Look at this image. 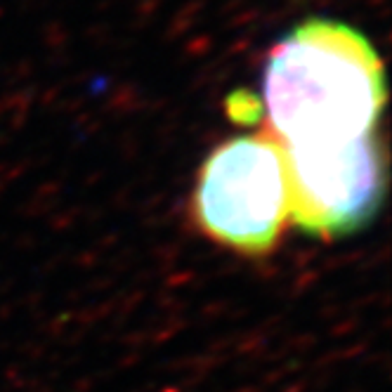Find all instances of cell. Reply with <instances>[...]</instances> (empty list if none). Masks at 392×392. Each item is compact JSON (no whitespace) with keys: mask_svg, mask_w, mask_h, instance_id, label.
I'll use <instances>...</instances> for the list:
<instances>
[{"mask_svg":"<svg viewBox=\"0 0 392 392\" xmlns=\"http://www.w3.org/2000/svg\"><path fill=\"white\" fill-rule=\"evenodd\" d=\"M289 182V217L312 236H340L376 215L385 191L376 133L340 142L282 147Z\"/></svg>","mask_w":392,"mask_h":392,"instance_id":"cell-3","label":"cell"},{"mask_svg":"<svg viewBox=\"0 0 392 392\" xmlns=\"http://www.w3.org/2000/svg\"><path fill=\"white\" fill-rule=\"evenodd\" d=\"M191 208L217 244L246 255L270 253L291 222L282 145L270 133L222 142L201 166Z\"/></svg>","mask_w":392,"mask_h":392,"instance_id":"cell-2","label":"cell"},{"mask_svg":"<svg viewBox=\"0 0 392 392\" xmlns=\"http://www.w3.org/2000/svg\"><path fill=\"white\" fill-rule=\"evenodd\" d=\"M258 104L282 147L362 138L385 104L383 64L357 29L307 20L272 48Z\"/></svg>","mask_w":392,"mask_h":392,"instance_id":"cell-1","label":"cell"}]
</instances>
